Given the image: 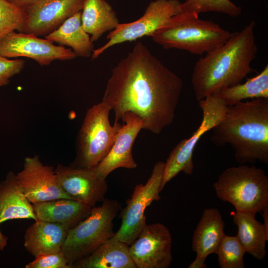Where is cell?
Masks as SVG:
<instances>
[{
	"instance_id": "cell-34",
	"label": "cell",
	"mask_w": 268,
	"mask_h": 268,
	"mask_svg": "<svg viewBox=\"0 0 268 268\" xmlns=\"http://www.w3.org/2000/svg\"><path fill=\"white\" fill-rule=\"evenodd\" d=\"M8 238L3 235L0 230V250H2L7 244Z\"/></svg>"
},
{
	"instance_id": "cell-31",
	"label": "cell",
	"mask_w": 268,
	"mask_h": 268,
	"mask_svg": "<svg viewBox=\"0 0 268 268\" xmlns=\"http://www.w3.org/2000/svg\"><path fill=\"white\" fill-rule=\"evenodd\" d=\"M18 7L25 10L42 0H7Z\"/></svg>"
},
{
	"instance_id": "cell-32",
	"label": "cell",
	"mask_w": 268,
	"mask_h": 268,
	"mask_svg": "<svg viewBox=\"0 0 268 268\" xmlns=\"http://www.w3.org/2000/svg\"><path fill=\"white\" fill-rule=\"evenodd\" d=\"M205 260L200 257H196L195 260L193 261L188 267V268H206L207 267L205 263Z\"/></svg>"
},
{
	"instance_id": "cell-26",
	"label": "cell",
	"mask_w": 268,
	"mask_h": 268,
	"mask_svg": "<svg viewBox=\"0 0 268 268\" xmlns=\"http://www.w3.org/2000/svg\"><path fill=\"white\" fill-rule=\"evenodd\" d=\"M246 253L236 235H225L216 254L221 268H244V256Z\"/></svg>"
},
{
	"instance_id": "cell-4",
	"label": "cell",
	"mask_w": 268,
	"mask_h": 268,
	"mask_svg": "<svg viewBox=\"0 0 268 268\" xmlns=\"http://www.w3.org/2000/svg\"><path fill=\"white\" fill-rule=\"evenodd\" d=\"M232 33L193 12L173 16L150 36L165 49L187 51L195 55L208 53L223 45Z\"/></svg>"
},
{
	"instance_id": "cell-21",
	"label": "cell",
	"mask_w": 268,
	"mask_h": 268,
	"mask_svg": "<svg viewBox=\"0 0 268 268\" xmlns=\"http://www.w3.org/2000/svg\"><path fill=\"white\" fill-rule=\"evenodd\" d=\"M13 219L36 220L33 205L17 183L16 174L9 172L0 184V222Z\"/></svg>"
},
{
	"instance_id": "cell-11",
	"label": "cell",
	"mask_w": 268,
	"mask_h": 268,
	"mask_svg": "<svg viewBox=\"0 0 268 268\" xmlns=\"http://www.w3.org/2000/svg\"><path fill=\"white\" fill-rule=\"evenodd\" d=\"M0 55L6 58L26 57L41 66L55 60L66 61L77 57L70 49L56 46L47 39L32 34L12 31L0 40Z\"/></svg>"
},
{
	"instance_id": "cell-18",
	"label": "cell",
	"mask_w": 268,
	"mask_h": 268,
	"mask_svg": "<svg viewBox=\"0 0 268 268\" xmlns=\"http://www.w3.org/2000/svg\"><path fill=\"white\" fill-rule=\"evenodd\" d=\"M69 229L55 222L36 220L26 230L24 245L35 258L61 251Z\"/></svg>"
},
{
	"instance_id": "cell-13",
	"label": "cell",
	"mask_w": 268,
	"mask_h": 268,
	"mask_svg": "<svg viewBox=\"0 0 268 268\" xmlns=\"http://www.w3.org/2000/svg\"><path fill=\"white\" fill-rule=\"evenodd\" d=\"M16 180L31 203L71 199L62 187L54 168L44 165L38 155L25 158L23 168L16 174Z\"/></svg>"
},
{
	"instance_id": "cell-1",
	"label": "cell",
	"mask_w": 268,
	"mask_h": 268,
	"mask_svg": "<svg viewBox=\"0 0 268 268\" xmlns=\"http://www.w3.org/2000/svg\"><path fill=\"white\" fill-rule=\"evenodd\" d=\"M183 88L182 79L138 42L112 69L102 101L115 122L132 112L143 129L158 134L173 122Z\"/></svg>"
},
{
	"instance_id": "cell-20",
	"label": "cell",
	"mask_w": 268,
	"mask_h": 268,
	"mask_svg": "<svg viewBox=\"0 0 268 268\" xmlns=\"http://www.w3.org/2000/svg\"><path fill=\"white\" fill-rule=\"evenodd\" d=\"M129 246L114 236L88 256L72 265L73 268H136Z\"/></svg>"
},
{
	"instance_id": "cell-19",
	"label": "cell",
	"mask_w": 268,
	"mask_h": 268,
	"mask_svg": "<svg viewBox=\"0 0 268 268\" xmlns=\"http://www.w3.org/2000/svg\"><path fill=\"white\" fill-rule=\"evenodd\" d=\"M224 226L222 215L217 208L203 210L192 239V249L196 253V257L205 260L209 255L216 254L225 235Z\"/></svg>"
},
{
	"instance_id": "cell-29",
	"label": "cell",
	"mask_w": 268,
	"mask_h": 268,
	"mask_svg": "<svg viewBox=\"0 0 268 268\" xmlns=\"http://www.w3.org/2000/svg\"><path fill=\"white\" fill-rule=\"evenodd\" d=\"M26 268H72L62 252L48 253L35 258L27 264Z\"/></svg>"
},
{
	"instance_id": "cell-27",
	"label": "cell",
	"mask_w": 268,
	"mask_h": 268,
	"mask_svg": "<svg viewBox=\"0 0 268 268\" xmlns=\"http://www.w3.org/2000/svg\"><path fill=\"white\" fill-rule=\"evenodd\" d=\"M181 12L214 11L225 13L232 17L240 14L241 9L230 0H186L181 4Z\"/></svg>"
},
{
	"instance_id": "cell-33",
	"label": "cell",
	"mask_w": 268,
	"mask_h": 268,
	"mask_svg": "<svg viewBox=\"0 0 268 268\" xmlns=\"http://www.w3.org/2000/svg\"><path fill=\"white\" fill-rule=\"evenodd\" d=\"M262 216L264 218L263 225L267 233H268V205L265 206L262 210Z\"/></svg>"
},
{
	"instance_id": "cell-15",
	"label": "cell",
	"mask_w": 268,
	"mask_h": 268,
	"mask_svg": "<svg viewBox=\"0 0 268 268\" xmlns=\"http://www.w3.org/2000/svg\"><path fill=\"white\" fill-rule=\"evenodd\" d=\"M55 171L62 187L71 199L91 207L105 199L107 181L97 176L92 169L59 164Z\"/></svg>"
},
{
	"instance_id": "cell-7",
	"label": "cell",
	"mask_w": 268,
	"mask_h": 268,
	"mask_svg": "<svg viewBox=\"0 0 268 268\" xmlns=\"http://www.w3.org/2000/svg\"><path fill=\"white\" fill-rule=\"evenodd\" d=\"M110 106L105 102L94 105L85 114L77 137V153L71 165L93 169L108 154L122 127L111 125Z\"/></svg>"
},
{
	"instance_id": "cell-16",
	"label": "cell",
	"mask_w": 268,
	"mask_h": 268,
	"mask_svg": "<svg viewBox=\"0 0 268 268\" xmlns=\"http://www.w3.org/2000/svg\"><path fill=\"white\" fill-rule=\"evenodd\" d=\"M121 120L122 125L116 140L107 155L92 169L99 177L106 179L113 171L119 168L134 169L137 164L132 154V148L141 129L143 123L136 115L126 112Z\"/></svg>"
},
{
	"instance_id": "cell-22",
	"label": "cell",
	"mask_w": 268,
	"mask_h": 268,
	"mask_svg": "<svg viewBox=\"0 0 268 268\" xmlns=\"http://www.w3.org/2000/svg\"><path fill=\"white\" fill-rule=\"evenodd\" d=\"M81 19L82 27L91 35L93 43L120 23L116 12L106 0H85Z\"/></svg>"
},
{
	"instance_id": "cell-3",
	"label": "cell",
	"mask_w": 268,
	"mask_h": 268,
	"mask_svg": "<svg viewBox=\"0 0 268 268\" xmlns=\"http://www.w3.org/2000/svg\"><path fill=\"white\" fill-rule=\"evenodd\" d=\"M217 146H230L241 164H268V98H258L227 106L223 118L212 129Z\"/></svg>"
},
{
	"instance_id": "cell-23",
	"label": "cell",
	"mask_w": 268,
	"mask_h": 268,
	"mask_svg": "<svg viewBox=\"0 0 268 268\" xmlns=\"http://www.w3.org/2000/svg\"><path fill=\"white\" fill-rule=\"evenodd\" d=\"M255 215L253 213L237 211L232 214L233 222L238 228L236 236L246 252L257 260H262L267 253L268 233Z\"/></svg>"
},
{
	"instance_id": "cell-25",
	"label": "cell",
	"mask_w": 268,
	"mask_h": 268,
	"mask_svg": "<svg viewBox=\"0 0 268 268\" xmlns=\"http://www.w3.org/2000/svg\"><path fill=\"white\" fill-rule=\"evenodd\" d=\"M227 106H232L243 100L268 98V66L257 76L247 78L244 83L222 89L218 94Z\"/></svg>"
},
{
	"instance_id": "cell-10",
	"label": "cell",
	"mask_w": 268,
	"mask_h": 268,
	"mask_svg": "<svg viewBox=\"0 0 268 268\" xmlns=\"http://www.w3.org/2000/svg\"><path fill=\"white\" fill-rule=\"evenodd\" d=\"M179 0H154L147 5L143 15L137 20L120 23L107 36L108 41L93 50L91 60L97 58L109 48L127 42H132L145 36L150 37L173 16L181 12Z\"/></svg>"
},
{
	"instance_id": "cell-24",
	"label": "cell",
	"mask_w": 268,
	"mask_h": 268,
	"mask_svg": "<svg viewBox=\"0 0 268 268\" xmlns=\"http://www.w3.org/2000/svg\"><path fill=\"white\" fill-rule=\"evenodd\" d=\"M81 14V11L72 15L45 37L59 45L70 47L77 57L87 58L91 57L94 46L82 27Z\"/></svg>"
},
{
	"instance_id": "cell-30",
	"label": "cell",
	"mask_w": 268,
	"mask_h": 268,
	"mask_svg": "<svg viewBox=\"0 0 268 268\" xmlns=\"http://www.w3.org/2000/svg\"><path fill=\"white\" fill-rule=\"evenodd\" d=\"M24 65L23 60H8L0 55V86L7 84L12 77L21 72Z\"/></svg>"
},
{
	"instance_id": "cell-9",
	"label": "cell",
	"mask_w": 268,
	"mask_h": 268,
	"mask_svg": "<svg viewBox=\"0 0 268 268\" xmlns=\"http://www.w3.org/2000/svg\"><path fill=\"white\" fill-rule=\"evenodd\" d=\"M165 162L158 161L145 184L137 185L132 195L121 212L122 223L114 236L130 246L146 225L144 212L154 201L160 199L159 193L162 181Z\"/></svg>"
},
{
	"instance_id": "cell-17",
	"label": "cell",
	"mask_w": 268,
	"mask_h": 268,
	"mask_svg": "<svg viewBox=\"0 0 268 268\" xmlns=\"http://www.w3.org/2000/svg\"><path fill=\"white\" fill-rule=\"evenodd\" d=\"M32 205L36 220L59 223L69 229L86 218L92 208L76 200L66 198L39 202Z\"/></svg>"
},
{
	"instance_id": "cell-28",
	"label": "cell",
	"mask_w": 268,
	"mask_h": 268,
	"mask_svg": "<svg viewBox=\"0 0 268 268\" xmlns=\"http://www.w3.org/2000/svg\"><path fill=\"white\" fill-rule=\"evenodd\" d=\"M26 15L24 9L7 0H0V40L12 31L22 32Z\"/></svg>"
},
{
	"instance_id": "cell-6",
	"label": "cell",
	"mask_w": 268,
	"mask_h": 268,
	"mask_svg": "<svg viewBox=\"0 0 268 268\" xmlns=\"http://www.w3.org/2000/svg\"><path fill=\"white\" fill-rule=\"evenodd\" d=\"M121 208L118 201L105 199L101 205L92 207L86 218L68 230L61 251L72 268L75 262L114 235L113 222Z\"/></svg>"
},
{
	"instance_id": "cell-8",
	"label": "cell",
	"mask_w": 268,
	"mask_h": 268,
	"mask_svg": "<svg viewBox=\"0 0 268 268\" xmlns=\"http://www.w3.org/2000/svg\"><path fill=\"white\" fill-rule=\"evenodd\" d=\"M199 104L202 112L201 123L189 138L180 141L170 152L165 162L160 191L180 172L192 174L194 169L193 154L197 143L205 133L211 130L223 118L227 107L217 94L207 96L199 101Z\"/></svg>"
},
{
	"instance_id": "cell-14",
	"label": "cell",
	"mask_w": 268,
	"mask_h": 268,
	"mask_svg": "<svg viewBox=\"0 0 268 268\" xmlns=\"http://www.w3.org/2000/svg\"><path fill=\"white\" fill-rule=\"evenodd\" d=\"M85 0H42L25 10L26 19L22 32L46 36L67 19L81 11Z\"/></svg>"
},
{
	"instance_id": "cell-2",
	"label": "cell",
	"mask_w": 268,
	"mask_h": 268,
	"mask_svg": "<svg viewBox=\"0 0 268 268\" xmlns=\"http://www.w3.org/2000/svg\"><path fill=\"white\" fill-rule=\"evenodd\" d=\"M255 26V22L251 21L240 31L233 33L223 45L196 63L191 82L198 102L241 83L255 71L251 67L258 51Z\"/></svg>"
},
{
	"instance_id": "cell-12",
	"label": "cell",
	"mask_w": 268,
	"mask_h": 268,
	"mask_svg": "<svg viewBox=\"0 0 268 268\" xmlns=\"http://www.w3.org/2000/svg\"><path fill=\"white\" fill-rule=\"evenodd\" d=\"M172 237L163 224L147 225L129 246L136 268H167L171 264Z\"/></svg>"
},
{
	"instance_id": "cell-5",
	"label": "cell",
	"mask_w": 268,
	"mask_h": 268,
	"mask_svg": "<svg viewBox=\"0 0 268 268\" xmlns=\"http://www.w3.org/2000/svg\"><path fill=\"white\" fill-rule=\"evenodd\" d=\"M213 187L217 197L236 211L256 214L268 205V178L264 170L242 164L225 169Z\"/></svg>"
}]
</instances>
